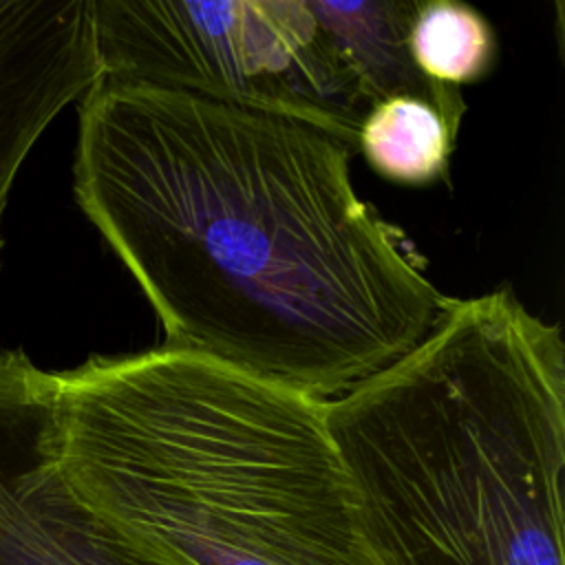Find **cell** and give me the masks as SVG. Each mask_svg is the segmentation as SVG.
<instances>
[{
    "instance_id": "7",
    "label": "cell",
    "mask_w": 565,
    "mask_h": 565,
    "mask_svg": "<svg viewBox=\"0 0 565 565\" xmlns=\"http://www.w3.org/2000/svg\"><path fill=\"white\" fill-rule=\"evenodd\" d=\"M309 4L373 104L395 95L417 97L435 106L455 130L461 128L466 113L461 88L428 79L408 53V29L419 0H309Z\"/></svg>"
},
{
    "instance_id": "9",
    "label": "cell",
    "mask_w": 565,
    "mask_h": 565,
    "mask_svg": "<svg viewBox=\"0 0 565 565\" xmlns=\"http://www.w3.org/2000/svg\"><path fill=\"white\" fill-rule=\"evenodd\" d=\"M408 53L428 79L459 88L492 71L497 35L475 7L457 0H430L419 2L413 15Z\"/></svg>"
},
{
    "instance_id": "5",
    "label": "cell",
    "mask_w": 565,
    "mask_h": 565,
    "mask_svg": "<svg viewBox=\"0 0 565 565\" xmlns=\"http://www.w3.org/2000/svg\"><path fill=\"white\" fill-rule=\"evenodd\" d=\"M0 565H174L86 503L55 459V373L0 351Z\"/></svg>"
},
{
    "instance_id": "2",
    "label": "cell",
    "mask_w": 565,
    "mask_h": 565,
    "mask_svg": "<svg viewBox=\"0 0 565 565\" xmlns=\"http://www.w3.org/2000/svg\"><path fill=\"white\" fill-rule=\"evenodd\" d=\"M327 402L154 347L55 373L73 494L174 565H382Z\"/></svg>"
},
{
    "instance_id": "4",
    "label": "cell",
    "mask_w": 565,
    "mask_h": 565,
    "mask_svg": "<svg viewBox=\"0 0 565 565\" xmlns=\"http://www.w3.org/2000/svg\"><path fill=\"white\" fill-rule=\"evenodd\" d=\"M102 79L307 121L358 150L373 102L309 0H93Z\"/></svg>"
},
{
    "instance_id": "3",
    "label": "cell",
    "mask_w": 565,
    "mask_h": 565,
    "mask_svg": "<svg viewBox=\"0 0 565 565\" xmlns=\"http://www.w3.org/2000/svg\"><path fill=\"white\" fill-rule=\"evenodd\" d=\"M327 424L382 565H565V342L512 289L448 298Z\"/></svg>"
},
{
    "instance_id": "8",
    "label": "cell",
    "mask_w": 565,
    "mask_h": 565,
    "mask_svg": "<svg viewBox=\"0 0 565 565\" xmlns=\"http://www.w3.org/2000/svg\"><path fill=\"white\" fill-rule=\"evenodd\" d=\"M457 135L428 102L395 95L371 106L358 130V150L380 177L428 185L446 179Z\"/></svg>"
},
{
    "instance_id": "1",
    "label": "cell",
    "mask_w": 565,
    "mask_h": 565,
    "mask_svg": "<svg viewBox=\"0 0 565 565\" xmlns=\"http://www.w3.org/2000/svg\"><path fill=\"white\" fill-rule=\"evenodd\" d=\"M353 150L285 115L99 79L73 190L166 347L333 399L408 353L448 298L362 201Z\"/></svg>"
},
{
    "instance_id": "6",
    "label": "cell",
    "mask_w": 565,
    "mask_h": 565,
    "mask_svg": "<svg viewBox=\"0 0 565 565\" xmlns=\"http://www.w3.org/2000/svg\"><path fill=\"white\" fill-rule=\"evenodd\" d=\"M99 79L93 0H0V252L2 216L26 154Z\"/></svg>"
}]
</instances>
